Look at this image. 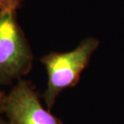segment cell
<instances>
[{"label": "cell", "instance_id": "obj_6", "mask_svg": "<svg viewBox=\"0 0 124 124\" xmlns=\"http://www.w3.org/2000/svg\"><path fill=\"white\" fill-rule=\"evenodd\" d=\"M0 124H9V123L6 119V118L2 117V115H0Z\"/></svg>", "mask_w": 124, "mask_h": 124}, {"label": "cell", "instance_id": "obj_3", "mask_svg": "<svg viewBox=\"0 0 124 124\" xmlns=\"http://www.w3.org/2000/svg\"><path fill=\"white\" fill-rule=\"evenodd\" d=\"M2 114L9 124H64L44 107L35 86L23 79L6 94Z\"/></svg>", "mask_w": 124, "mask_h": 124}, {"label": "cell", "instance_id": "obj_1", "mask_svg": "<svg viewBox=\"0 0 124 124\" xmlns=\"http://www.w3.org/2000/svg\"><path fill=\"white\" fill-rule=\"evenodd\" d=\"M21 2L0 9V85L22 79L32 68L33 53L17 19Z\"/></svg>", "mask_w": 124, "mask_h": 124}, {"label": "cell", "instance_id": "obj_4", "mask_svg": "<svg viewBox=\"0 0 124 124\" xmlns=\"http://www.w3.org/2000/svg\"><path fill=\"white\" fill-rule=\"evenodd\" d=\"M16 1V0H0V9H3L10 6Z\"/></svg>", "mask_w": 124, "mask_h": 124}, {"label": "cell", "instance_id": "obj_5", "mask_svg": "<svg viewBox=\"0 0 124 124\" xmlns=\"http://www.w3.org/2000/svg\"><path fill=\"white\" fill-rule=\"evenodd\" d=\"M6 94L0 91V115H2V109H3V102Z\"/></svg>", "mask_w": 124, "mask_h": 124}, {"label": "cell", "instance_id": "obj_2", "mask_svg": "<svg viewBox=\"0 0 124 124\" xmlns=\"http://www.w3.org/2000/svg\"><path fill=\"white\" fill-rule=\"evenodd\" d=\"M98 44V39L89 37L73 50L64 53L52 52L40 59L48 76L43 98L49 110L64 90L78 85L81 73L88 66Z\"/></svg>", "mask_w": 124, "mask_h": 124}]
</instances>
